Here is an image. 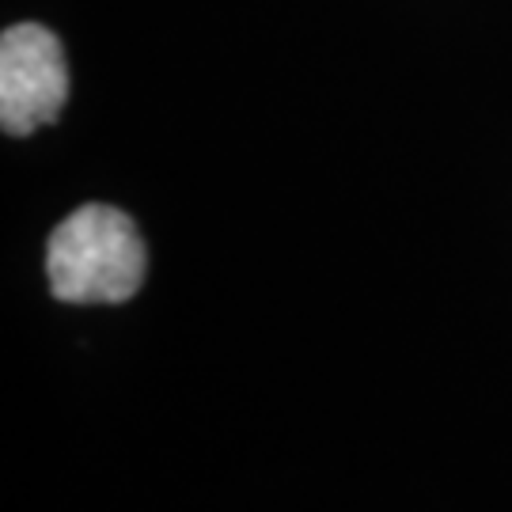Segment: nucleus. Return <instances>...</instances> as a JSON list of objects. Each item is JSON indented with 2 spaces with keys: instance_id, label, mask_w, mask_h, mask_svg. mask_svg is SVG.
I'll return each mask as SVG.
<instances>
[{
  "instance_id": "f257e3e1",
  "label": "nucleus",
  "mask_w": 512,
  "mask_h": 512,
  "mask_svg": "<svg viewBox=\"0 0 512 512\" xmlns=\"http://www.w3.org/2000/svg\"><path fill=\"white\" fill-rule=\"evenodd\" d=\"M145 270V239L114 205H80L46 243L50 293L65 304H126L141 293Z\"/></svg>"
},
{
  "instance_id": "f03ea898",
  "label": "nucleus",
  "mask_w": 512,
  "mask_h": 512,
  "mask_svg": "<svg viewBox=\"0 0 512 512\" xmlns=\"http://www.w3.org/2000/svg\"><path fill=\"white\" fill-rule=\"evenodd\" d=\"M69 99V57L42 23H16L0 35V126L27 137L57 122Z\"/></svg>"
}]
</instances>
